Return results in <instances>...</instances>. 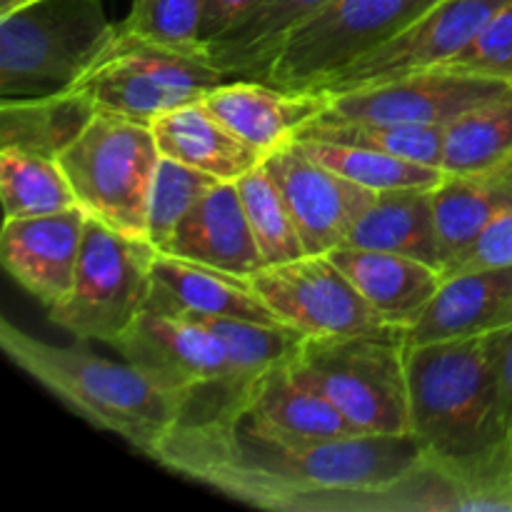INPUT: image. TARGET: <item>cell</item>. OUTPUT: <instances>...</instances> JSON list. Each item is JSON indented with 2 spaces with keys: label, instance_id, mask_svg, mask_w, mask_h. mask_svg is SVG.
I'll list each match as a JSON object with an SVG mask.
<instances>
[{
  "label": "cell",
  "instance_id": "cell-39",
  "mask_svg": "<svg viewBox=\"0 0 512 512\" xmlns=\"http://www.w3.org/2000/svg\"><path fill=\"white\" fill-rule=\"evenodd\" d=\"M35 3V0H0V15L5 13H13V10L23 8V5Z\"/></svg>",
  "mask_w": 512,
  "mask_h": 512
},
{
  "label": "cell",
  "instance_id": "cell-19",
  "mask_svg": "<svg viewBox=\"0 0 512 512\" xmlns=\"http://www.w3.org/2000/svg\"><path fill=\"white\" fill-rule=\"evenodd\" d=\"M163 253L210 265L240 278H250L265 268L238 185L223 180L213 185L185 215Z\"/></svg>",
  "mask_w": 512,
  "mask_h": 512
},
{
  "label": "cell",
  "instance_id": "cell-4",
  "mask_svg": "<svg viewBox=\"0 0 512 512\" xmlns=\"http://www.w3.org/2000/svg\"><path fill=\"white\" fill-rule=\"evenodd\" d=\"M115 33L100 0H35L0 15V95L18 100L73 90Z\"/></svg>",
  "mask_w": 512,
  "mask_h": 512
},
{
  "label": "cell",
  "instance_id": "cell-18",
  "mask_svg": "<svg viewBox=\"0 0 512 512\" xmlns=\"http://www.w3.org/2000/svg\"><path fill=\"white\" fill-rule=\"evenodd\" d=\"M512 328V265L445 275L423 318L405 330V345L475 338Z\"/></svg>",
  "mask_w": 512,
  "mask_h": 512
},
{
  "label": "cell",
  "instance_id": "cell-25",
  "mask_svg": "<svg viewBox=\"0 0 512 512\" xmlns=\"http://www.w3.org/2000/svg\"><path fill=\"white\" fill-rule=\"evenodd\" d=\"M343 245L410 255L443 270L433 188L375 193L368 208L353 223Z\"/></svg>",
  "mask_w": 512,
  "mask_h": 512
},
{
  "label": "cell",
  "instance_id": "cell-24",
  "mask_svg": "<svg viewBox=\"0 0 512 512\" xmlns=\"http://www.w3.org/2000/svg\"><path fill=\"white\" fill-rule=\"evenodd\" d=\"M328 0H260L238 25L205 45L208 58L233 80L268 83L290 35Z\"/></svg>",
  "mask_w": 512,
  "mask_h": 512
},
{
  "label": "cell",
  "instance_id": "cell-3",
  "mask_svg": "<svg viewBox=\"0 0 512 512\" xmlns=\"http://www.w3.org/2000/svg\"><path fill=\"white\" fill-rule=\"evenodd\" d=\"M0 345L10 363L38 380L80 418L118 435L148 458H153L183 415V400L155 388L128 360L118 363L88 350L43 343L10 320L0 323Z\"/></svg>",
  "mask_w": 512,
  "mask_h": 512
},
{
  "label": "cell",
  "instance_id": "cell-22",
  "mask_svg": "<svg viewBox=\"0 0 512 512\" xmlns=\"http://www.w3.org/2000/svg\"><path fill=\"white\" fill-rule=\"evenodd\" d=\"M160 158L178 160L223 183H235L263 163V153L235 135L203 100L158 115L150 123Z\"/></svg>",
  "mask_w": 512,
  "mask_h": 512
},
{
  "label": "cell",
  "instance_id": "cell-36",
  "mask_svg": "<svg viewBox=\"0 0 512 512\" xmlns=\"http://www.w3.org/2000/svg\"><path fill=\"white\" fill-rule=\"evenodd\" d=\"M512 265V208L500 213L453 263L445 268V275L470 273V270L505 268Z\"/></svg>",
  "mask_w": 512,
  "mask_h": 512
},
{
  "label": "cell",
  "instance_id": "cell-31",
  "mask_svg": "<svg viewBox=\"0 0 512 512\" xmlns=\"http://www.w3.org/2000/svg\"><path fill=\"white\" fill-rule=\"evenodd\" d=\"M0 200L5 218H35L78 205L60 160L0 148Z\"/></svg>",
  "mask_w": 512,
  "mask_h": 512
},
{
  "label": "cell",
  "instance_id": "cell-32",
  "mask_svg": "<svg viewBox=\"0 0 512 512\" xmlns=\"http://www.w3.org/2000/svg\"><path fill=\"white\" fill-rule=\"evenodd\" d=\"M235 185H238L248 225L265 260V268L303 258L305 248L293 223V215L265 165L260 163L258 168L235 180Z\"/></svg>",
  "mask_w": 512,
  "mask_h": 512
},
{
  "label": "cell",
  "instance_id": "cell-15",
  "mask_svg": "<svg viewBox=\"0 0 512 512\" xmlns=\"http://www.w3.org/2000/svg\"><path fill=\"white\" fill-rule=\"evenodd\" d=\"M80 205L35 218H5L0 260L10 278L53 310L68 298L85 233Z\"/></svg>",
  "mask_w": 512,
  "mask_h": 512
},
{
  "label": "cell",
  "instance_id": "cell-38",
  "mask_svg": "<svg viewBox=\"0 0 512 512\" xmlns=\"http://www.w3.org/2000/svg\"><path fill=\"white\" fill-rule=\"evenodd\" d=\"M493 355H495V370H498V385H500V400H503L505 425H508V435L512 445V328L495 330Z\"/></svg>",
  "mask_w": 512,
  "mask_h": 512
},
{
  "label": "cell",
  "instance_id": "cell-1",
  "mask_svg": "<svg viewBox=\"0 0 512 512\" xmlns=\"http://www.w3.org/2000/svg\"><path fill=\"white\" fill-rule=\"evenodd\" d=\"M155 463L238 503L283 512H395V483L428 460L408 435L310 440L240 408H183Z\"/></svg>",
  "mask_w": 512,
  "mask_h": 512
},
{
  "label": "cell",
  "instance_id": "cell-23",
  "mask_svg": "<svg viewBox=\"0 0 512 512\" xmlns=\"http://www.w3.org/2000/svg\"><path fill=\"white\" fill-rule=\"evenodd\" d=\"M200 320L223 343L228 355V373L220 383L200 390L185 405H223L238 403L240 395L258 383L265 373L290 363L300 353L305 335L283 323H253L235 318H193Z\"/></svg>",
  "mask_w": 512,
  "mask_h": 512
},
{
  "label": "cell",
  "instance_id": "cell-30",
  "mask_svg": "<svg viewBox=\"0 0 512 512\" xmlns=\"http://www.w3.org/2000/svg\"><path fill=\"white\" fill-rule=\"evenodd\" d=\"M295 145L305 150L310 158L328 165L343 178L373 190V193H388V190L403 188H435L445 173L430 165L410 163V160L395 158V155L380 153L373 148H360V145L335 143L323 138H293Z\"/></svg>",
  "mask_w": 512,
  "mask_h": 512
},
{
  "label": "cell",
  "instance_id": "cell-7",
  "mask_svg": "<svg viewBox=\"0 0 512 512\" xmlns=\"http://www.w3.org/2000/svg\"><path fill=\"white\" fill-rule=\"evenodd\" d=\"M58 160L85 215L148 238V200L160 163L150 125L98 110Z\"/></svg>",
  "mask_w": 512,
  "mask_h": 512
},
{
  "label": "cell",
  "instance_id": "cell-33",
  "mask_svg": "<svg viewBox=\"0 0 512 512\" xmlns=\"http://www.w3.org/2000/svg\"><path fill=\"white\" fill-rule=\"evenodd\" d=\"M218 183V178L203 173V170L188 168L178 160L160 158L153 188H150L148 233H145L150 243L158 248V253H163V248L170 243L185 215L195 208V203Z\"/></svg>",
  "mask_w": 512,
  "mask_h": 512
},
{
  "label": "cell",
  "instance_id": "cell-8",
  "mask_svg": "<svg viewBox=\"0 0 512 512\" xmlns=\"http://www.w3.org/2000/svg\"><path fill=\"white\" fill-rule=\"evenodd\" d=\"M158 248L148 238L120 233L100 220H85L73 288L48 310L58 328L80 340L113 345L145 310Z\"/></svg>",
  "mask_w": 512,
  "mask_h": 512
},
{
  "label": "cell",
  "instance_id": "cell-16",
  "mask_svg": "<svg viewBox=\"0 0 512 512\" xmlns=\"http://www.w3.org/2000/svg\"><path fill=\"white\" fill-rule=\"evenodd\" d=\"M150 298L145 308L180 318H235L253 323H278L248 278L158 253L150 273Z\"/></svg>",
  "mask_w": 512,
  "mask_h": 512
},
{
  "label": "cell",
  "instance_id": "cell-26",
  "mask_svg": "<svg viewBox=\"0 0 512 512\" xmlns=\"http://www.w3.org/2000/svg\"><path fill=\"white\" fill-rule=\"evenodd\" d=\"M443 273L500 213L512 208V158L498 168L448 175L433 188Z\"/></svg>",
  "mask_w": 512,
  "mask_h": 512
},
{
  "label": "cell",
  "instance_id": "cell-17",
  "mask_svg": "<svg viewBox=\"0 0 512 512\" xmlns=\"http://www.w3.org/2000/svg\"><path fill=\"white\" fill-rule=\"evenodd\" d=\"M203 103L235 135L268 158L328 108L330 95L320 90H285L260 80H230L210 90Z\"/></svg>",
  "mask_w": 512,
  "mask_h": 512
},
{
  "label": "cell",
  "instance_id": "cell-20",
  "mask_svg": "<svg viewBox=\"0 0 512 512\" xmlns=\"http://www.w3.org/2000/svg\"><path fill=\"white\" fill-rule=\"evenodd\" d=\"M328 258L348 275L385 325L403 330L423 318L445 280V273L435 265L385 250L340 245L330 250Z\"/></svg>",
  "mask_w": 512,
  "mask_h": 512
},
{
  "label": "cell",
  "instance_id": "cell-2",
  "mask_svg": "<svg viewBox=\"0 0 512 512\" xmlns=\"http://www.w3.org/2000/svg\"><path fill=\"white\" fill-rule=\"evenodd\" d=\"M410 433L463 480L485 510L512 512V445L500 400L493 333L408 348Z\"/></svg>",
  "mask_w": 512,
  "mask_h": 512
},
{
  "label": "cell",
  "instance_id": "cell-14",
  "mask_svg": "<svg viewBox=\"0 0 512 512\" xmlns=\"http://www.w3.org/2000/svg\"><path fill=\"white\" fill-rule=\"evenodd\" d=\"M263 165L288 203L305 255H328L340 248L375 198L373 190L318 163L293 140L270 153Z\"/></svg>",
  "mask_w": 512,
  "mask_h": 512
},
{
  "label": "cell",
  "instance_id": "cell-37",
  "mask_svg": "<svg viewBox=\"0 0 512 512\" xmlns=\"http://www.w3.org/2000/svg\"><path fill=\"white\" fill-rule=\"evenodd\" d=\"M258 3L260 0H205L203 23H200V40H203V45L228 33Z\"/></svg>",
  "mask_w": 512,
  "mask_h": 512
},
{
  "label": "cell",
  "instance_id": "cell-29",
  "mask_svg": "<svg viewBox=\"0 0 512 512\" xmlns=\"http://www.w3.org/2000/svg\"><path fill=\"white\" fill-rule=\"evenodd\" d=\"M323 138L335 143L360 145L410 163L430 165L443 170L445 125H408V123H368V120H338L318 115L295 133V138Z\"/></svg>",
  "mask_w": 512,
  "mask_h": 512
},
{
  "label": "cell",
  "instance_id": "cell-13",
  "mask_svg": "<svg viewBox=\"0 0 512 512\" xmlns=\"http://www.w3.org/2000/svg\"><path fill=\"white\" fill-rule=\"evenodd\" d=\"M113 345L155 388L183 403L228 373L223 343L193 318L145 308Z\"/></svg>",
  "mask_w": 512,
  "mask_h": 512
},
{
  "label": "cell",
  "instance_id": "cell-27",
  "mask_svg": "<svg viewBox=\"0 0 512 512\" xmlns=\"http://www.w3.org/2000/svg\"><path fill=\"white\" fill-rule=\"evenodd\" d=\"M98 108L80 90L43 98L3 100L0 105V148L58 160L88 128Z\"/></svg>",
  "mask_w": 512,
  "mask_h": 512
},
{
  "label": "cell",
  "instance_id": "cell-28",
  "mask_svg": "<svg viewBox=\"0 0 512 512\" xmlns=\"http://www.w3.org/2000/svg\"><path fill=\"white\" fill-rule=\"evenodd\" d=\"M512 158V90L445 125L443 173L470 175Z\"/></svg>",
  "mask_w": 512,
  "mask_h": 512
},
{
  "label": "cell",
  "instance_id": "cell-9",
  "mask_svg": "<svg viewBox=\"0 0 512 512\" xmlns=\"http://www.w3.org/2000/svg\"><path fill=\"white\" fill-rule=\"evenodd\" d=\"M438 0H328L288 38L270 85L315 90L408 28Z\"/></svg>",
  "mask_w": 512,
  "mask_h": 512
},
{
  "label": "cell",
  "instance_id": "cell-6",
  "mask_svg": "<svg viewBox=\"0 0 512 512\" xmlns=\"http://www.w3.org/2000/svg\"><path fill=\"white\" fill-rule=\"evenodd\" d=\"M230 80L208 53L155 45L118 23L115 38L85 70L75 90L103 113L150 125L158 115L203 100Z\"/></svg>",
  "mask_w": 512,
  "mask_h": 512
},
{
  "label": "cell",
  "instance_id": "cell-35",
  "mask_svg": "<svg viewBox=\"0 0 512 512\" xmlns=\"http://www.w3.org/2000/svg\"><path fill=\"white\" fill-rule=\"evenodd\" d=\"M455 73L488 75L512 83V0L488 20L478 38L440 65Z\"/></svg>",
  "mask_w": 512,
  "mask_h": 512
},
{
  "label": "cell",
  "instance_id": "cell-12",
  "mask_svg": "<svg viewBox=\"0 0 512 512\" xmlns=\"http://www.w3.org/2000/svg\"><path fill=\"white\" fill-rule=\"evenodd\" d=\"M510 90V80L433 68L388 83L330 95L328 108L320 115L368 123L448 125L465 110L500 98Z\"/></svg>",
  "mask_w": 512,
  "mask_h": 512
},
{
  "label": "cell",
  "instance_id": "cell-5",
  "mask_svg": "<svg viewBox=\"0 0 512 512\" xmlns=\"http://www.w3.org/2000/svg\"><path fill=\"white\" fill-rule=\"evenodd\" d=\"M295 373L313 383L363 435H408V345L403 328L305 338Z\"/></svg>",
  "mask_w": 512,
  "mask_h": 512
},
{
  "label": "cell",
  "instance_id": "cell-21",
  "mask_svg": "<svg viewBox=\"0 0 512 512\" xmlns=\"http://www.w3.org/2000/svg\"><path fill=\"white\" fill-rule=\"evenodd\" d=\"M185 408H210V405H185ZM223 408H240L275 433L310 440L358 438L360 433L313 383L295 373L293 360L265 373L250 385L238 403Z\"/></svg>",
  "mask_w": 512,
  "mask_h": 512
},
{
  "label": "cell",
  "instance_id": "cell-11",
  "mask_svg": "<svg viewBox=\"0 0 512 512\" xmlns=\"http://www.w3.org/2000/svg\"><path fill=\"white\" fill-rule=\"evenodd\" d=\"M508 3L510 0H438L395 38L355 60L315 90L338 95L440 68L468 48L488 20Z\"/></svg>",
  "mask_w": 512,
  "mask_h": 512
},
{
  "label": "cell",
  "instance_id": "cell-34",
  "mask_svg": "<svg viewBox=\"0 0 512 512\" xmlns=\"http://www.w3.org/2000/svg\"><path fill=\"white\" fill-rule=\"evenodd\" d=\"M205 0H135L123 28L165 48L205 53L200 40Z\"/></svg>",
  "mask_w": 512,
  "mask_h": 512
},
{
  "label": "cell",
  "instance_id": "cell-10",
  "mask_svg": "<svg viewBox=\"0 0 512 512\" xmlns=\"http://www.w3.org/2000/svg\"><path fill=\"white\" fill-rule=\"evenodd\" d=\"M248 280L278 323L305 338L385 328L380 315L328 255H303L290 263L268 265Z\"/></svg>",
  "mask_w": 512,
  "mask_h": 512
}]
</instances>
